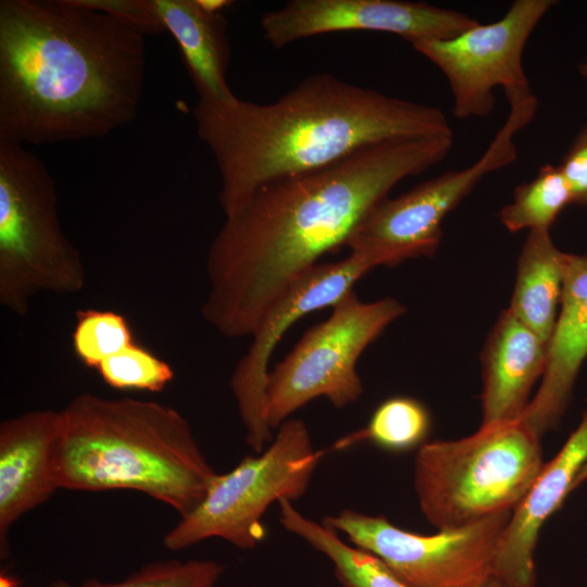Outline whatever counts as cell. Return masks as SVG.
<instances>
[{"instance_id": "cell-1", "label": "cell", "mask_w": 587, "mask_h": 587, "mask_svg": "<svg viewBox=\"0 0 587 587\" xmlns=\"http://www.w3.org/2000/svg\"><path fill=\"white\" fill-rule=\"evenodd\" d=\"M453 134L379 142L330 165L257 189L213 238L204 321L228 338L251 336L270 304L409 176L441 162Z\"/></svg>"}, {"instance_id": "cell-2", "label": "cell", "mask_w": 587, "mask_h": 587, "mask_svg": "<svg viewBox=\"0 0 587 587\" xmlns=\"http://www.w3.org/2000/svg\"><path fill=\"white\" fill-rule=\"evenodd\" d=\"M146 35L76 0L0 1V140L104 137L133 122Z\"/></svg>"}, {"instance_id": "cell-3", "label": "cell", "mask_w": 587, "mask_h": 587, "mask_svg": "<svg viewBox=\"0 0 587 587\" xmlns=\"http://www.w3.org/2000/svg\"><path fill=\"white\" fill-rule=\"evenodd\" d=\"M192 115L218 168L225 217L273 180L330 165L379 142L453 134L437 107L327 73L307 76L266 104L199 99Z\"/></svg>"}, {"instance_id": "cell-4", "label": "cell", "mask_w": 587, "mask_h": 587, "mask_svg": "<svg viewBox=\"0 0 587 587\" xmlns=\"http://www.w3.org/2000/svg\"><path fill=\"white\" fill-rule=\"evenodd\" d=\"M58 488L136 490L180 516L215 476L184 415L171 405L84 392L60 411Z\"/></svg>"}, {"instance_id": "cell-5", "label": "cell", "mask_w": 587, "mask_h": 587, "mask_svg": "<svg viewBox=\"0 0 587 587\" xmlns=\"http://www.w3.org/2000/svg\"><path fill=\"white\" fill-rule=\"evenodd\" d=\"M544 465L540 437L520 420L480 425L461 439L424 442L414 488L430 525L459 528L513 511Z\"/></svg>"}, {"instance_id": "cell-6", "label": "cell", "mask_w": 587, "mask_h": 587, "mask_svg": "<svg viewBox=\"0 0 587 587\" xmlns=\"http://www.w3.org/2000/svg\"><path fill=\"white\" fill-rule=\"evenodd\" d=\"M86 284L78 250L62 230L54 180L24 145L0 140V303L23 316L40 292Z\"/></svg>"}, {"instance_id": "cell-7", "label": "cell", "mask_w": 587, "mask_h": 587, "mask_svg": "<svg viewBox=\"0 0 587 587\" xmlns=\"http://www.w3.org/2000/svg\"><path fill=\"white\" fill-rule=\"evenodd\" d=\"M323 454L314 448L304 422L288 419L258 455H247L232 471L215 474L201 502L164 535V547L179 551L221 538L239 549L255 548L266 536L262 523L266 510L275 501L301 498Z\"/></svg>"}, {"instance_id": "cell-8", "label": "cell", "mask_w": 587, "mask_h": 587, "mask_svg": "<svg viewBox=\"0 0 587 587\" xmlns=\"http://www.w3.org/2000/svg\"><path fill=\"white\" fill-rule=\"evenodd\" d=\"M505 97L508 116L483 154L464 168L447 171L379 201L350 234L345 246L350 253L367 255L378 266L436 253L445 217L485 176L516 160L515 135L537 114L538 99L530 88L511 90Z\"/></svg>"}, {"instance_id": "cell-9", "label": "cell", "mask_w": 587, "mask_h": 587, "mask_svg": "<svg viewBox=\"0 0 587 587\" xmlns=\"http://www.w3.org/2000/svg\"><path fill=\"white\" fill-rule=\"evenodd\" d=\"M332 309L326 321L308 329L268 371L263 419L271 429L320 397L339 409L355 402L363 394L357 372L360 355L407 311L395 298L364 302L353 290Z\"/></svg>"}, {"instance_id": "cell-10", "label": "cell", "mask_w": 587, "mask_h": 587, "mask_svg": "<svg viewBox=\"0 0 587 587\" xmlns=\"http://www.w3.org/2000/svg\"><path fill=\"white\" fill-rule=\"evenodd\" d=\"M513 511L421 535L383 515L345 509L323 523L379 558L408 587H482L492 576L501 535Z\"/></svg>"}, {"instance_id": "cell-11", "label": "cell", "mask_w": 587, "mask_h": 587, "mask_svg": "<svg viewBox=\"0 0 587 587\" xmlns=\"http://www.w3.org/2000/svg\"><path fill=\"white\" fill-rule=\"evenodd\" d=\"M554 4V0H515L498 21L479 22L449 39L410 43L445 75L457 118L486 117L496 105L495 89L529 85L524 49Z\"/></svg>"}, {"instance_id": "cell-12", "label": "cell", "mask_w": 587, "mask_h": 587, "mask_svg": "<svg viewBox=\"0 0 587 587\" xmlns=\"http://www.w3.org/2000/svg\"><path fill=\"white\" fill-rule=\"evenodd\" d=\"M378 264L370 257L349 253L340 261L317 264L289 285L266 309L251 335V345L230 377V389L247 444L261 452L273 440L263 419L265 385L273 351L298 320L333 307Z\"/></svg>"}, {"instance_id": "cell-13", "label": "cell", "mask_w": 587, "mask_h": 587, "mask_svg": "<svg viewBox=\"0 0 587 587\" xmlns=\"http://www.w3.org/2000/svg\"><path fill=\"white\" fill-rule=\"evenodd\" d=\"M479 22L423 1L291 0L261 17L264 39L284 48L308 37L337 32H382L408 42L452 38Z\"/></svg>"}, {"instance_id": "cell-14", "label": "cell", "mask_w": 587, "mask_h": 587, "mask_svg": "<svg viewBox=\"0 0 587 587\" xmlns=\"http://www.w3.org/2000/svg\"><path fill=\"white\" fill-rule=\"evenodd\" d=\"M587 461V407L561 450L544 465L513 510L497 547L492 577L503 587H535L534 551L544 523L573 491Z\"/></svg>"}, {"instance_id": "cell-15", "label": "cell", "mask_w": 587, "mask_h": 587, "mask_svg": "<svg viewBox=\"0 0 587 587\" xmlns=\"http://www.w3.org/2000/svg\"><path fill=\"white\" fill-rule=\"evenodd\" d=\"M61 413L33 410L0 424V550L8 554V534L23 515L59 489L54 474Z\"/></svg>"}, {"instance_id": "cell-16", "label": "cell", "mask_w": 587, "mask_h": 587, "mask_svg": "<svg viewBox=\"0 0 587 587\" xmlns=\"http://www.w3.org/2000/svg\"><path fill=\"white\" fill-rule=\"evenodd\" d=\"M559 313L548 340L538 391L520 417L538 437L564 415L578 372L587 359V253H565Z\"/></svg>"}, {"instance_id": "cell-17", "label": "cell", "mask_w": 587, "mask_h": 587, "mask_svg": "<svg viewBox=\"0 0 587 587\" xmlns=\"http://www.w3.org/2000/svg\"><path fill=\"white\" fill-rule=\"evenodd\" d=\"M547 344L509 309L500 314L482 351V425L520 420L542 377Z\"/></svg>"}, {"instance_id": "cell-18", "label": "cell", "mask_w": 587, "mask_h": 587, "mask_svg": "<svg viewBox=\"0 0 587 587\" xmlns=\"http://www.w3.org/2000/svg\"><path fill=\"white\" fill-rule=\"evenodd\" d=\"M174 37L199 99L230 103L237 99L226 80L230 48L226 18L200 0H153Z\"/></svg>"}, {"instance_id": "cell-19", "label": "cell", "mask_w": 587, "mask_h": 587, "mask_svg": "<svg viewBox=\"0 0 587 587\" xmlns=\"http://www.w3.org/2000/svg\"><path fill=\"white\" fill-rule=\"evenodd\" d=\"M564 252L549 230L528 232L517 261L515 285L508 308L542 340H549L560 309Z\"/></svg>"}, {"instance_id": "cell-20", "label": "cell", "mask_w": 587, "mask_h": 587, "mask_svg": "<svg viewBox=\"0 0 587 587\" xmlns=\"http://www.w3.org/2000/svg\"><path fill=\"white\" fill-rule=\"evenodd\" d=\"M283 527L324 554L344 587H408L379 558L341 540L338 532L304 516L290 500H280Z\"/></svg>"}, {"instance_id": "cell-21", "label": "cell", "mask_w": 587, "mask_h": 587, "mask_svg": "<svg viewBox=\"0 0 587 587\" xmlns=\"http://www.w3.org/2000/svg\"><path fill=\"white\" fill-rule=\"evenodd\" d=\"M430 426V414L422 402L411 397H391L375 409L365 427L342 437L334 448L370 441L389 452H404L426 442Z\"/></svg>"}, {"instance_id": "cell-22", "label": "cell", "mask_w": 587, "mask_h": 587, "mask_svg": "<svg viewBox=\"0 0 587 587\" xmlns=\"http://www.w3.org/2000/svg\"><path fill=\"white\" fill-rule=\"evenodd\" d=\"M569 204L572 196L560 167L546 164L532 180L516 186L512 201L500 210L499 217L510 233L549 230Z\"/></svg>"}, {"instance_id": "cell-23", "label": "cell", "mask_w": 587, "mask_h": 587, "mask_svg": "<svg viewBox=\"0 0 587 587\" xmlns=\"http://www.w3.org/2000/svg\"><path fill=\"white\" fill-rule=\"evenodd\" d=\"M135 341L128 321L122 314L97 309L76 312L72 346L87 367L96 370L105 359Z\"/></svg>"}, {"instance_id": "cell-24", "label": "cell", "mask_w": 587, "mask_h": 587, "mask_svg": "<svg viewBox=\"0 0 587 587\" xmlns=\"http://www.w3.org/2000/svg\"><path fill=\"white\" fill-rule=\"evenodd\" d=\"M96 371L110 387L162 391L174 378L171 364L136 341L101 362Z\"/></svg>"}, {"instance_id": "cell-25", "label": "cell", "mask_w": 587, "mask_h": 587, "mask_svg": "<svg viewBox=\"0 0 587 587\" xmlns=\"http://www.w3.org/2000/svg\"><path fill=\"white\" fill-rule=\"evenodd\" d=\"M224 566L212 560H166L141 566L123 580H84L79 587H215Z\"/></svg>"}, {"instance_id": "cell-26", "label": "cell", "mask_w": 587, "mask_h": 587, "mask_svg": "<svg viewBox=\"0 0 587 587\" xmlns=\"http://www.w3.org/2000/svg\"><path fill=\"white\" fill-rule=\"evenodd\" d=\"M79 4L105 12L138 29L142 34L164 33L165 27L153 0H76Z\"/></svg>"}, {"instance_id": "cell-27", "label": "cell", "mask_w": 587, "mask_h": 587, "mask_svg": "<svg viewBox=\"0 0 587 587\" xmlns=\"http://www.w3.org/2000/svg\"><path fill=\"white\" fill-rule=\"evenodd\" d=\"M558 166L569 185L572 203L587 205V124Z\"/></svg>"}, {"instance_id": "cell-28", "label": "cell", "mask_w": 587, "mask_h": 587, "mask_svg": "<svg viewBox=\"0 0 587 587\" xmlns=\"http://www.w3.org/2000/svg\"><path fill=\"white\" fill-rule=\"evenodd\" d=\"M587 479V461L585 462V464L583 465L582 470L579 471L576 479H575V483H574V486H573V489H575L576 487H578L582 483H584L585 480Z\"/></svg>"}, {"instance_id": "cell-29", "label": "cell", "mask_w": 587, "mask_h": 587, "mask_svg": "<svg viewBox=\"0 0 587 587\" xmlns=\"http://www.w3.org/2000/svg\"><path fill=\"white\" fill-rule=\"evenodd\" d=\"M46 587H72V586L66 580L58 579L50 583Z\"/></svg>"}, {"instance_id": "cell-30", "label": "cell", "mask_w": 587, "mask_h": 587, "mask_svg": "<svg viewBox=\"0 0 587 587\" xmlns=\"http://www.w3.org/2000/svg\"><path fill=\"white\" fill-rule=\"evenodd\" d=\"M482 587H503V586L491 576Z\"/></svg>"}, {"instance_id": "cell-31", "label": "cell", "mask_w": 587, "mask_h": 587, "mask_svg": "<svg viewBox=\"0 0 587 587\" xmlns=\"http://www.w3.org/2000/svg\"><path fill=\"white\" fill-rule=\"evenodd\" d=\"M579 74L587 78V60L578 65Z\"/></svg>"}]
</instances>
